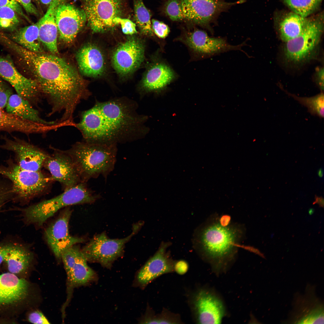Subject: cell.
<instances>
[{
	"label": "cell",
	"instance_id": "39",
	"mask_svg": "<svg viewBox=\"0 0 324 324\" xmlns=\"http://www.w3.org/2000/svg\"><path fill=\"white\" fill-rule=\"evenodd\" d=\"M115 22L118 25H121L123 32L127 35H132L136 33V24L130 20L122 17H116Z\"/></svg>",
	"mask_w": 324,
	"mask_h": 324
},
{
	"label": "cell",
	"instance_id": "43",
	"mask_svg": "<svg viewBox=\"0 0 324 324\" xmlns=\"http://www.w3.org/2000/svg\"><path fill=\"white\" fill-rule=\"evenodd\" d=\"M17 1L27 13L36 16H39L38 9L32 4V0H17Z\"/></svg>",
	"mask_w": 324,
	"mask_h": 324
},
{
	"label": "cell",
	"instance_id": "20",
	"mask_svg": "<svg viewBox=\"0 0 324 324\" xmlns=\"http://www.w3.org/2000/svg\"><path fill=\"white\" fill-rule=\"evenodd\" d=\"M145 46L139 39L130 38L120 44L112 57L113 67L117 73L126 76L134 72L144 58Z\"/></svg>",
	"mask_w": 324,
	"mask_h": 324
},
{
	"label": "cell",
	"instance_id": "1",
	"mask_svg": "<svg viewBox=\"0 0 324 324\" xmlns=\"http://www.w3.org/2000/svg\"><path fill=\"white\" fill-rule=\"evenodd\" d=\"M9 47L16 53L51 106L48 116L62 113L60 122H72L77 106L91 94L75 68L53 54L32 52L13 42Z\"/></svg>",
	"mask_w": 324,
	"mask_h": 324
},
{
	"label": "cell",
	"instance_id": "27",
	"mask_svg": "<svg viewBox=\"0 0 324 324\" xmlns=\"http://www.w3.org/2000/svg\"><path fill=\"white\" fill-rule=\"evenodd\" d=\"M7 36L10 40L28 50L35 52H43L39 36L38 22L18 28Z\"/></svg>",
	"mask_w": 324,
	"mask_h": 324
},
{
	"label": "cell",
	"instance_id": "51",
	"mask_svg": "<svg viewBox=\"0 0 324 324\" xmlns=\"http://www.w3.org/2000/svg\"><path fill=\"white\" fill-rule=\"evenodd\" d=\"M314 212V209L313 208H310L309 209L308 213L310 215L313 214Z\"/></svg>",
	"mask_w": 324,
	"mask_h": 324
},
{
	"label": "cell",
	"instance_id": "42",
	"mask_svg": "<svg viewBox=\"0 0 324 324\" xmlns=\"http://www.w3.org/2000/svg\"><path fill=\"white\" fill-rule=\"evenodd\" d=\"M8 7L14 10L19 15L31 22L29 19L23 13L21 6L17 0H0V7Z\"/></svg>",
	"mask_w": 324,
	"mask_h": 324
},
{
	"label": "cell",
	"instance_id": "47",
	"mask_svg": "<svg viewBox=\"0 0 324 324\" xmlns=\"http://www.w3.org/2000/svg\"><path fill=\"white\" fill-rule=\"evenodd\" d=\"M6 254V244H0V271L2 270Z\"/></svg>",
	"mask_w": 324,
	"mask_h": 324
},
{
	"label": "cell",
	"instance_id": "38",
	"mask_svg": "<svg viewBox=\"0 0 324 324\" xmlns=\"http://www.w3.org/2000/svg\"><path fill=\"white\" fill-rule=\"evenodd\" d=\"M151 23L153 31L156 36L159 38L164 39L168 35L170 29L167 25L154 19L152 20Z\"/></svg>",
	"mask_w": 324,
	"mask_h": 324
},
{
	"label": "cell",
	"instance_id": "7",
	"mask_svg": "<svg viewBox=\"0 0 324 324\" xmlns=\"http://www.w3.org/2000/svg\"><path fill=\"white\" fill-rule=\"evenodd\" d=\"M7 163L6 166H0V174L11 182L12 194L25 202L43 194L53 181L41 171L24 170L10 159Z\"/></svg>",
	"mask_w": 324,
	"mask_h": 324
},
{
	"label": "cell",
	"instance_id": "13",
	"mask_svg": "<svg viewBox=\"0 0 324 324\" xmlns=\"http://www.w3.org/2000/svg\"><path fill=\"white\" fill-rule=\"evenodd\" d=\"M199 58H205L232 50H239L248 54L242 48L246 41L237 45L229 43L224 37L209 36L205 31L196 29L185 33L180 38Z\"/></svg>",
	"mask_w": 324,
	"mask_h": 324
},
{
	"label": "cell",
	"instance_id": "46",
	"mask_svg": "<svg viewBox=\"0 0 324 324\" xmlns=\"http://www.w3.org/2000/svg\"><path fill=\"white\" fill-rule=\"evenodd\" d=\"M316 83L320 90L323 91L324 88V70L321 68L318 72Z\"/></svg>",
	"mask_w": 324,
	"mask_h": 324
},
{
	"label": "cell",
	"instance_id": "48",
	"mask_svg": "<svg viewBox=\"0 0 324 324\" xmlns=\"http://www.w3.org/2000/svg\"><path fill=\"white\" fill-rule=\"evenodd\" d=\"M315 201L313 202V205L315 204H318L320 207L324 208V201L323 198L322 197H319L316 195L315 197Z\"/></svg>",
	"mask_w": 324,
	"mask_h": 324
},
{
	"label": "cell",
	"instance_id": "44",
	"mask_svg": "<svg viewBox=\"0 0 324 324\" xmlns=\"http://www.w3.org/2000/svg\"><path fill=\"white\" fill-rule=\"evenodd\" d=\"M189 265L188 262L183 260H180L175 262L174 265V270L177 274L183 275L188 271Z\"/></svg>",
	"mask_w": 324,
	"mask_h": 324
},
{
	"label": "cell",
	"instance_id": "31",
	"mask_svg": "<svg viewBox=\"0 0 324 324\" xmlns=\"http://www.w3.org/2000/svg\"><path fill=\"white\" fill-rule=\"evenodd\" d=\"M134 20L141 33L147 36L154 37L152 27L151 14L142 0H134Z\"/></svg>",
	"mask_w": 324,
	"mask_h": 324
},
{
	"label": "cell",
	"instance_id": "29",
	"mask_svg": "<svg viewBox=\"0 0 324 324\" xmlns=\"http://www.w3.org/2000/svg\"><path fill=\"white\" fill-rule=\"evenodd\" d=\"M44 127L21 119L0 108V131L20 132L26 134L43 132Z\"/></svg>",
	"mask_w": 324,
	"mask_h": 324
},
{
	"label": "cell",
	"instance_id": "9",
	"mask_svg": "<svg viewBox=\"0 0 324 324\" xmlns=\"http://www.w3.org/2000/svg\"><path fill=\"white\" fill-rule=\"evenodd\" d=\"M142 223L135 224L131 234L121 239H110L105 233L94 236L82 249L87 261L96 262L110 268L113 262L121 256L125 244L139 230Z\"/></svg>",
	"mask_w": 324,
	"mask_h": 324
},
{
	"label": "cell",
	"instance_id": "2",
	"mask_svg": "<svg viewBox=\"0 0 324 324\" xmlns=\"http://www.w3.org/2000/svg\"><path fill=\"white\" fill-rule=\"evenodd\" d=\"M136 102L125 97L96 100L81 112L76 127L87 142L117 144L134 141L146 132V118L138 114Z\"/></svg>",
	"mask_w": 324,
	"mask_h": 324
},
{
	"label": "cell",
	"instance_id": "11",
	"mask_svg": "<svg viewBox=\"0 0 324 324\" xmlns=\"http://www.w3.org/2000/svg\"><path fill=\"white\" fill-rule=\"evenodd\" d=\"M88 24L94 33L113 29L118 25L114 21L124 13L123 0H81Z\"/></svg>",
	"mask_w": 324,
	"mask_h": 324
},
{
	"label": "cell",
	"instance_id": "45",
	"mask_svg": "<svg viewBox=\"0 0 324 324\" xmlns=\"http://www.w3.org/2000/svg\"><path fill=\"white\" fill-rule=\"evenodd\" d=\"M11 193L10 190H6L0 186V209Z\"/></svg>",
	"mask_w": 324,
	"mask_h": 324
},
{
	"label": "cell",
	"instance_id": "35",
	"mask_svg": "<svg viewBox=\"0 0 324 324\" xmlns=\"http://www.w3.org/2000/svg\"><path fill=\"white\" fill-rule=\"evenodd\" d=\"M17 14L10 8L0 7V29L12 33L18 29L20 20Z\"/></svg>",
	"mask_w": 324,
	"mask_h": 324
},
{
	"label": "cell",
	"instance_id": "6",
	"mask_svg": "<svg viewBox=\"0 0 324 324\" xmlns=\"http://www.w3.org/2000/svg\"><path fill=\"white\" fill-rule=\"evenodd\" d=\"M31 285L7 272L0 274V324H16L27 308Z\"/></svg>",
	"mask_w": 324,
	"mask_h": 324
},
{
	"label": "cell",
	"instance_id": "30",
	"mask_svg": "<svg viewBox=\"0 0 324 324\" xmlns=\"http://www.w3.org/2000/svg\"><path fill=\"white\" fill-rule=\"evenodd\" d=\"M87 260L81 249L68 280L69 290L75 287L83 285L95 280V272L87 265Z\"/></svg>",
	"mask_w": 324,
	"mask_h": 324
},
{
	"label": "cell",
	"instance_id": "28",
	"mask_svg": "<svg viewBox=\"0 0 324 324\" xmlns=\"http://www.w3.org/2000/svg\"><path fill=\"white\" fill-rule=\"evenodd\" d=\"M309 19L292 12L280 16L277 24L281 40L286 42L298 36L306 25Z\"/></svg>",
	"mask_w": 324,
	"mask_h": 324
},
{
	"label": "cell",
	"instance_id": "10",
	"mask_svg": "<svg viewBox=\"0 0 324 324\" xmlns=\"http://www.w3.org/2000/svg\"><path fill=\"white\" fill-rule=\"evenodd\" d=\"M323 29V14L321 13L309 17L301 32L285 42L284 54L286 59L293 62H298L305 59L318 44Z\"/></svg>",
	"mask_w": 324,
	"mask_h": 324
},
{
	"label": "cell",
	"instance_id": "5",
	"mask_svg": "<svg viewBox=\"0 0 324 324\" xmlns=\"http://www.w3.org/2000/svg\"><path fill=\"white\" fill-rule=\"evenodd\" d=\"M100 197L87 187L86 182H82L56 197L22 209L21 211L26 224L40 228L61 209L73 205L92 203Z\"/></svg>",
	"mask_w": 324,
	"mask_h": 324
},
{
	"label": "cell",
	"instance_id": "49",
	"mask_svg": "<svg viewBox=\"0 0 324 324\" xmlns=\"http://www.w3.org/2000/svg\"><path fill=\"white\" fill-rule=\"evenodd\" d=\"M52 0H39V1L41 4L45 5L48 6H49Z\"/></svg>",
	"mask_w": 324,
	"mask_h": 324
},
{
	"label": "cell",
	"instance_id": "34",
	"mask_svg": "<svg viewBox=\"0 0 324 324\" xmlns=\"http://www.w3.org/2000/svg\"><path fill=\"white\" fill-rule=\"evenodd\" d=\"M322 0H283L292 12L307 17L319 8Z\"/></svg>",
	"mask_w": 324,
	"mask_h": 324
},
{
	"label": "cell",
	"instance_id": "24",
	"mask_svg": "<svg viewBox=\"0 0 324 324\" xmlns=\"http://www.w3.org/2000/svg\"><path fill=\"white\" fill-rule=\"evenodd\" d=\"M76 59L80 71L85 76L96 77L102 75L105 71L103 54L94 44H88L82 46L76 53Z\"/></svg>",
	"mask_w": 324,
	"mask_h": 324
},
{
	"label": "cell",
	"instance_id": "52",
	"mask_svg": "<svg viewBox=\"0 0 324 324\" xmlns=\"http://www.w3.org/2000/svg\"><path fill=\"white\" fill-rule=\"evenodd\" d=\"M34 0L35 2H36V3H37L38 4H39V0Z\"/></svg>",
	"mask_w": 324,
	"mask_h": 324
},
{
	"label": "cell",
	"instance_id": "14",
	"mask_svg": "<svg viewBox=\"0 0 324 324\" xmlns=\"http://www.w3.org/2000/svg\"><path fill=\"white\" fill-rule=\"evenodd\" d=\"M72 211L68 207L61 211L54 221L45 228L44 237L56 257L61 260L63 252L68 248L85 241L82 237L72 236L69 230Z\"/></svg>",
	"mask_w": 324,
	"mask_h": 324
},
{
	"label": "cell",
	"instance_id": "53",
	"mask_svg": "<svg viewBox=\"0 0 324 324\" xmlns=\"http://www.w3.org/2000/svg\"></svg>",
	"mask_w": 324,
	"mask_h": 324
},
{
	"label": "cell",
	"instance_id": "41",
	"mask_svg": "<svg viewBox=\"0 0 324 324\" xmlns=\"http://www.w3.org/2000/svg\"><path fill=\"white\" fill-rule=\"evenodd\" d=\"M26 319L28 322L33 324L50 323L43 313L38 310H32L29 312L26 315Z\"/></svg>",
	"mask_w": 324,
	"mask_h": 324
},
{
	"label": "cell",
	"instance_id": "32",
	"mask_svg": "<svg viewBox=\"0 0 324 324\" xmlns=\"http://www.w3.org/2000/svg\"><path fill=\"white\" fill-rule=\"evenodd\" d=\"M142 323L180 324L182 323L179 315L170 312L165 309L158 314H155L149 307L147 309L145 315L141 320Z\"/></svg>",
	"mask_w": 324,
	"mask_h": 324
},
{
	"label": "cell",
	"instance_id": "23",
	"mask_svg": "<svg viewBox=\"0 0 324 324\" xmlns=\"http://www.w3.org/2000/svg\"><path fill=\"white\" fill-rule=\"evenodd\" d=\"M34 259L32 252L20 244H6V254L3 268L19 278L27 279L26 277Z\"/></svg>",
	"mask_w": 324,
	"mask_h": 324
},
{
	"label": "cell",
	"instance_id": "16",
	"mask_svg": "<svg viewBox=\"0 0 324 324\" xmlns=\"http://www.w3.org/2000/svg\"><path fill=\"white\" fill-rule=\"evenodd\" d=\"M4 142L0 148L10 151L15 155L16 164L21 168L28 170L41 171L48 154L38 147L19 138H12L2 135Z\"/></svg>",
	"mask_w": 324,
	"mask_h": 324
},
{
	"label": "cell",
	"instance_id": "50",
	"mask_svg": "<svg viewBox=\"0 0 324 324\" xmlns=\"http://www.w3.org/2000/svg\"><path fill=\"white\" fill-rule=\"evenodd\" d=\"M318 174L319 177L320 178L323 176V171L322 168H320L318 171Z\"/></svg>",
	"mask_w": 324,
	"mask_h": 324
},
{
	"label": "cell",
	"instance_id": "18",
	"mask_svg": "<svg viewBox=\"0 0 324 324\" xmlns=\"http://www.w3.org/2000/svg\"><path fill=\"white\" fill-rule=\"evenodd\" d=\"M0 76L32 105L39 101L41 94L36 82L19 72L9 57L0 56Z\"/></svg>",
	"mask_w": 324,
	"mask_h": 324
},
{
	"label": "cell",
	"instance_id": "37",
	"mask_svg": "<svg viewBox=\"0 0 324 324\" xmlns=\"http://www.w3.org/2000/svg\"><path fill=\"white\" fill-rule=\"evenodd\" d=\"M166 14L173 21L184 19L180 0H168L165 5Z\"/></svg>",
	"mask_w": 324,
	"mask_h": 324
},
{
	"label": "cell",
	"instance_id": "40",
	"mask_svg": "<svg viewBox=\"0 0 324 324\" xmlns=\"http://www.w3.org/2000/svg\"><path fill=\"white\" fill-rule=\"evenodd\" d=\"M13 93L12 89L0 77V108H5L8 99Z\"/></svg>",
	"mask_w": 324,
	"mask_h": 324
},
{
	"label": "cell",
	"instance_id": "36",
	"mask_svg": "<svg viewBox=\"0 0 324 324\" xmlns=\"http://www.w3.org/2000/svg\"><path fill=\"white\" fill-rule=\"evenodd\" d=\"M77 244L72 246L65 250L62 253V260L66 273L67 278L69 277L77 256L81 249Z\"/></svg>",
	"mask_w": 324,
	"mask_h": 324
},
{
	"label": "cell",
	"instance_id": "19",
	"mask_svg": "<svg viewBox=\"0 0 324 324\" xmlns=\"http://www.w3.org/2000/svg\"><path fill=\"white\" fill-rule=\"evenodd\" d=\"M87 21L82 9L62 1L56 14V22L59 39L66 44L71 43L84 26Z\"/></svg>",
	"mask_w": 324,
	"mask_h": 324
},
{
	"label": "cell",
	"instance_id": "4",
	"mask_svg": "<svg viewBox=\"0 0 324 324\" xmlns=\"http://www.w3.org/2000/svg\"><path fill=\"white\" fill-rule=\"evenodd\" d=\"M117 144L77 142L67 152L74 161L82 182L102 175L105 178L113 170L116 159Z\"/></svg>",
	"mask_w": 324,
	"mask_h": 324
},
{
	"label": "cell",
	"instance_id": "12",
	"mask_svg": "<svg viewBox=\"0 0 324 324\" xmlns=\"http://www.w3.org/2000/svg\"><path fill=\"white\" fill-rule=\"evenodd\" d=\"M245 1L230 2L224 0H180L184 19L206 28L212 35L214 31L211 24L216 23L221 14Z\"/></svg>",
	"mask_w": 324,
	"mask_h": 324
},
{
	"label": "cell",
	"instance_id": "25",
	"mask_svg": "<svg viewBox=\"0 0 324 324\" xmlns=\"http://www.w3.org/2000/svg\"><path fill=\"white\" fill-rule=\"evenodd\" d=\"M61 0H52L44 15L38 22L39 36L41 43L52 54L58 53V34L56 22L57 9Z\"/></svg>",
	"mask_w": 324,
	"mask_h": 324
},
{
	"label": "cell",
	"instance_id": "17",
	"mask_svg": "<svg viewBox=\"0 0 324 324\" xmlns=\"http://www.w3.org/2000/svg\"><path fill=\"white\" fill-rule=\"evenodd\" d=\"M44 166L52 180L59 182L64 190L82 182L77 167L67 151L55 149L53 154H48Z\"/></svg>",
	"mask_w": 324,
	"mask_h": 324
},
{
	"label": "cell",
	"instance_id": "26",
	"mask_svg": "<svg viewBox=\"0 0 324 324\" xmlns=\"http://www.w3.org/2000/svg\"><path fill=\"white\" fill-rule=\"evenodd\" d=\"M5 108L11 114L42 126L53 128L60 125L57 121H47L42 119L38 111L29 101L16 93L10 96Z\"/></svg>",
	"mask_w": 324,
	"mask_h": 324
},
{
	"label": "cell",
	"instance_id": "3",
	"mask_svg": "<svg viewBox=\"0 0 324 324\" xmlns=\"http://www.w3.org/2000/svg\"><path fill=\"white\" fill-rule=\"evenodd\" d=\"M242 228L222 224L219 218H211L197 228L193 243L201 257L216 274L227 272L235 260L238 242L243 237Z\"/></svg>",
	"mask_w": 324,
	"mask_h": 324
},
{
	"label": "cell",
	"instance_id": "21",
	"mask_svg": "<svg viewBox=\"0 0 324 324\" xmlns=\"http://www.w3.org/2000/svg\"><path fill=\"white\" fill-rule=\"evenodd\" d=\"M169 246L162 243L155 254L146 262L139 272L137 281L142 288L162 275L174 271L175 262L167 252Z\"/></svg>",
	"mask_w": 324,
	"mask_h": 324
},
{
	"label": "cell",
	"instance_id": "33",
	"mask_svg": "<svg viewBox=\"0 0 324 324\" xmlns=\"http://www.w3.org/2000/svg\"><path fill=\"white\" fill-rule=\"evenodd\" d=\"M287 94L306 107L308 112L312 115L322 118L324 116V98L323 92L310 97H299L287 93Z\"/></svg>",
	"mask_w": 324,
	"mask_h": 324
},
{
	"label": "cell",
	"instance_id": "22",
	"mask_svg": "<svg viewBox=\"0 0 324 324\" xmlns=\"http://www.w3.org/2000/svg\"><path fill=\"white\" fill-rule=\"evenodd\" d=\"M175 77V73L168 65L160 61H154L148 68L139 86L140 93L160 91Z\"/></svg>",
	"mask_w": 324,
	"mask_h": 324
},
{
	"label": "cell",
	"instance_id": "15",
	"mask_svg": "<svg viewBox=\"0 0 324 324\" xmlns=\"http://www.w3.org/2000/svg\"><path fill=\"white\" fill-rule=\"evenodd\" d=\"M314 286H307L304 294L295 295L293 309L284 322L293 324L324 323L323 303L317 297Z\"/></svg>",
	"mask_w": 324,
	"mask_h": 324
},
{
	"label": "cell",
	"instance_id": "8",
	"mask_svg": "<svg viewBox=\"0 0 324 324\" xmlns=\"http://www.w3.org/2000/svg\"><path fill=\"white\" fill-rule=\"evenodd\" d=\"M188 302L194 321L197 323H220L227 314L220 296L208 286L199 287L191 292Z\"/></svg>",
	"mask_w": 324,
	"mask_h": 324
}]
</instances>
